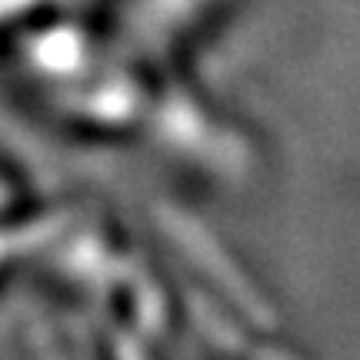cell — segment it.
<instances>
[{"label":"cell","instance_id":"obj_1","mask_svg":"<svg viewBox=\"0 0 360 360\" xmlns=\"http://www.w3.org/2000/svg\"><path fill=\"white\" fill-rule=\"evenodd\" d=\"M177 231H180V240H184V247L191 250V257L200 264V267L214 277V281L227 290V294L233 297V304L244 310L247 317H254V321L260 323V327H270L274 323V314H270V307L264 304L257 297V290H250V283L233 270V264L224 254H220V247L207 237L204 231H197V227H191V224H184V220H177Z\"/></svg>","mask_w":360,"mask_h":360}]
</instances>
